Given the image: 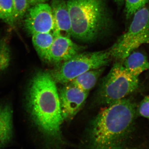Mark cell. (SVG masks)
<instances>
[{"label":"cell","instance_id":"1","mask_svg":"<svg viewBox=\"0 0 149 149\" xmlns=\"http://www.w3.org/2000/svg\"><path fill=\"white\" fill-rule=\"evenodd\" d=\"M51 73L37 72L30 81L27 93V107L35 125L54 141L61 140L62 115L58 92Z\"/></svg>","mask_w":149,"mask_h":149},{"label":"cell","instance_id":"2","mask_svg":"<svg viewBox=\"0 0 149 149\" xmlns=\"http://www.w3.org/2000/svg\"><path fill=\"white\" fill-rule=\"evenodd\" d=\"M108 105L92 123L90 139L95 148H117L130 132L135 120L137 107L132 100L125 98Z\"/></svg>","mask_w":149,"mask_h":149},{"label":"cell","instance_id":"3","mask_svg":"<svg viewBox=\"0 0 149 149\" xmlns=\"http://www.w3.org/2000/svg\"><path fill=\"white\" fill-rule=\"evenodd\" d=\"M71 36L83 42L95 40L106 33L111 19L106 0H68Z\"/></svg>","mask_w":149,"mask_h":149},{"label":"cell","instance_id":"4","mask_svg":"<svg viewBox=\"0 0 149 149\" xmlns=\"http://www.w3.org/2000/svg\"><path fill=\"white\" fill-rule=\"evenodd\" d=\"M139 86V77L130 73L122 61H117L102 82L98 95L99 100L103 104L108 105L125 98Z\"/></svg>","mask_w":149,"mask_h":149},{"label":"cell","instance_id":"5","mask_svg":"<svg viewBox=\"0 0 149 149\" xmlns=\"http://www.w3.org/2000/svg\"><path fill=\"white\" fill-rule=\"evenodd\" d=\"M127 32L109 48L112 58L123 61L144 44H149V9L146 7L134 14Z\"/></svg>","mask_w":149,"mask_h":149},{"label":"cell","instance_id":"6","mask_svg":"<svg viewBox=\"0 0 149 149\" xmlns=\"http://www.w3.org/2000/svg\"><path fill=\"white\" fill-rule=\"evenodd\" d=\"M112 58L109 49L79 53L61 63L51 74L56 83L64 85L84 72L107 65Z\"/></svg>","mask_w":149,"mask_h":149},{"label":"cell","instance_id":"7","mask_svg":"<svg viewBox=\"0 0 149 149\" xmlns=\"http://www.w3.org/2000/svg\"><path fill=\"white\" fill-rule=\"evenodd\" d=\"M24 17V28L30 35L53 32L54 30L52 8L47 3L32 6Z\"/></svg>","mask_w":149,"mask_h":149},{"label":"cell","instance_id":"8","mask_svg":"<svg viewBox=\"0 0 149 149\" xmlns=\"http://www.w3.org/2000/svg\"><path fill=\"white\" fill-rule=\"evenodd\" d=\"M88 93L71 83L64 84L58 92L63 120H70L73 118L85 103Z\"/></svg>","mask_w":149,"mask_h":149},{"label":"cell","instance_id":"9","mask_svg":"<svg viewBox=\"0 0 149 149\" xmlns=\"http://www.w3.org/2000/svg\"><path fill=\"white\" fill-rule=\"evenodd\" d=\"M83 47L74 42L68 36L55 35L45 60L50 63L58 64L66 61L81 52Z\"/></svg>","mask_w":149,"mask_h":149},{"label":"cell","instance_id":"10","mask_svg":"<svg viewBox=\"0 0 149 149\" xmlns=\"http://www.w3.org/2000/svg\"><path fill=\"white\" fill-rule=\"evenodd\" d=\"M51 6L54 21V35L70 37L72 27L67 2L65 0H52Z\"/></svg>","mask_w":149,"mask_h":149},{"label":"cell","instance_id":"11","mask_svg":"<svg viewBox=\"0 0 149 149\" xmlns=\"http://www.w3.org/2000/svg\"><path fill=\"white\" fill-rule=\"evenodd\" d=\"M13 111L10 107L0 104V148L10 142L13 134Z\"/></svg>","mask_w":149,"mask_h":149},{"label":"cell","instance_id":"12","mask_svg":"<svg viewBox=\"0 0 149 149\" xmlns=\"http://www.w3.org/2000/svg\"><path fill=\"white\" fill-rule=\"evenodd\" d=\"M130 73L137 77L149 69V62L146 56L139 52H133L122 61Z\"/></svg>","mask_w":149,"mask_h":149},{"label":"cell","instance_id":"13","mask_svg":"<svg viewBox=\"0 0 149 149\" xmlns=\"http://www.w3.org/2000/svg\"><path fill=\"white\" fill-rule=\"evenodd\" d=\"M104 70V67L91 70L75 77L69 83L89 93L95 87Z\"/></svg>","mask_w":149,"mask_h":149},{"label":"cell","instance_id":"14","mask_svg":"<svg viewBox=\"0 0 149 149\" xmlns=\"http://www.w3.org/2000/svg\"><path fill=\"white\" fill-rule=\"evenodd\" d=\"M55 35L53 32L39 33L32 35V42L37 53L45 60L53 42Z\"/></svg>","mask_w":149,"mask_h":149},{"label":"cell","instance_id":"15","mask_svg":"<svg viewBox=\"0 0 149 149\" xmlns=\"http://www.w3.org/2000/svg\"><path fill=\"white\" fill-rule=\"evenodd\" d=\"M0 19L11 26L15 23L12 0H0Z\"/></svg>","mask_w":149,"mask_h":149},{"label":"cell","instance_id":"16","mask_svg":"<svg viewBox=\"0 0 149 149\" xmlns=\"http://www.w3.org/2000/svg\"><path fill=\"white\" fill-rule=\"evenodd\" d=\"M13 17L15 22L25 16L30 6L28 0H12Z\"/></svg>","mask_w":149,"mask_h":149},{"label":"cell","instance_id":"17","mask_svg":"<svg viewBox=\"0 0 149 149\" xmlns=\"http://www.w3.org/2000/svg\"><path fill=\"white\" fill-rule=\"evenodd\" d=\"M149 0H125V11L127 17L133 15L136 12L145 7Z\"/></svg>","mask_w":149,"mask_h":149},{"label":"cell","instance_id":"18","mask_svg":"<svg viewBox=\"0 0 149 149\" xmlns=\"http://www.w3.org/2000/svg\"><path fill=\"white\" fill-rule=\"evenodd\" d=\"M137 114L149 120V95L146 96L137 107Z\"/></svg>","mask_w":149,"mask_h":149},{"label":"cell","instance_id":"19","mask_svg":"<svg viewBox=\"0 0 149 149\" xmlns=\"http://www.w3.org/2000/svg\"><path fill=\"white\" fill-rule=\"evenodd\" d=\"M30 6L36 5L38 4L46 3L48 0H28Z\"/></svg>","mask_w":149,"mask_h":149},{"label":"cell","instance_id":"20","mask_svg":"<svg viewBox=\"0 0 149 149\" xmlns=\"http://www.w3.org/2000/svg\"><path fill=\"white\" fill-rule=\"evenodd\" d=\"M115 1L119 5H121L124 2L125 0H115Z\"/></svg>","mask_w":149,"mask_h":149},{"label":"cell","instance_id":"21","mask_svg":"<svg viewBox=\"0 0 149 149\" xmlns=\"http://www.w3.org/2000/svg\"><path fill=\"white\" fill-rule=\"evenodd\" d=\"M0 72H1V70H0Z\"/></svg>","mask_w":149,"mask_h":149}]
</instances>
